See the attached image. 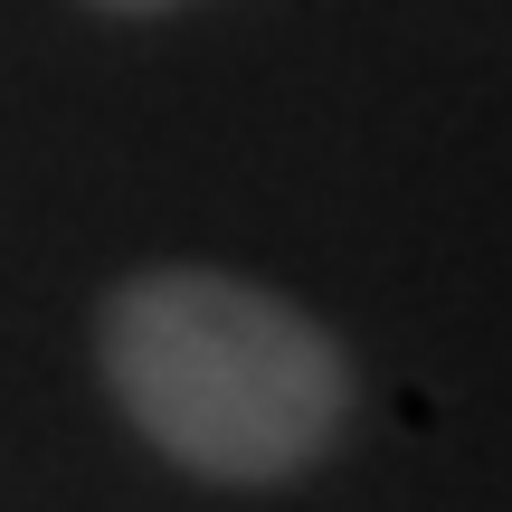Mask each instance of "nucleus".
I'll return each instance as SVG.
<instances>
[{
	"instance_id": "f03ea898",
	"label": "nucleus",
	"mask_w": 512,
	"mask_h": 512,
	"mask_svg": "<svg viewBox=\"0 0 512 512\" xmlns=\"http://www.w3.org/2000/svg\"><path fill=\"white\" fill-rule=\"evenodd\" d=\"M86 10H105V19H152V10H181V0H86Z\"/></svg>"
},
{
	"instance_id": "f257e3e1",
	"label": "nucleus",
	"mask_w": 512,
	"mask_h": 512,
	"mask_svg": "<svg viewBox=\"0 0 512 512\" xmlns=\"http://www.w3.org/2000/svg\"><path fill=\"white\" fill-rule=\"evenodd\" d=\"M105 389L143 446L209 484H294L351 418V361L304 304L219 266H143L114 285Z\"/></svg>"
}]
</instances>
